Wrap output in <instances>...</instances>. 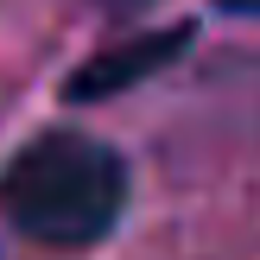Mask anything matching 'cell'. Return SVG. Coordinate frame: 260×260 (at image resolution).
<instances>
[{"label": "cell", "mask_w": 260, "mask_h": 260, "mask_svg": "<svg viewBox=\"0 0 260 260\" xmlns=\"http://www.w3.org/2000/svg\"><path fill=\"white\" fill-rule=\"evenodd\" d=\"M127 210V159L83 127H45L0 165V216L38 248H95Z\"/></svg>", "instance_id": "1"}, {"label": "cell", "mask_w": 260, "mask_h": 260, "mask_svg": "<svg viewBox=\"0 0 260 260\" xmlns=\"http://www.w3.org/2000/svg\"><path fill=\"white\" fill-rule=\"evenodd\" d=\"M184 45H190V25H165V32H140V38H121V45H102L83 70L63 76V102L127 95V89H140L146 76H159L165 63H178Z\"/></svg>", "instance_id": "2"}, {"label": "cell", "mask_w": 260, "mask_h": 260, "mask_svg": "<svg viewBox=\"0 0 260 260\" xmlns=\"http://www.w3.org/2000/svg\"><path fill=\"white\" fill-rule=\"evenodd\" d=\"M95 7H102V13H140L146 0H95Z\"/></svg>", "instance_id": "3"}, {"label": "cell", "mask_w": 260, "mask_h": 260, "mask_svg": "<svg viewBox=\"0 0 260 260\" xmlns=\"http://www.w3.org/2000/svg\"><path fill=\"white\" fill-rule=\"evenodd\" d=\"M222 13H260V0H216Z\"/></svg>", "instance_id": "4"}]
</instances>
